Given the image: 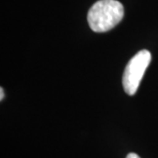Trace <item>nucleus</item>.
<instances>
[{"label":"nucleus","instance_id":"f257e3e1","mask_svg":"<svg viewBox=\"0 0 158 158\" xmlns=\"http://www.w3.org/2000/svg\"><path fill=\"white\" fill-rule=\"evenodd\" d=\"M123 15V5L117 0H99L88 11V25L97 33L107 32L122 20Z\"/></svg>","mask_w":158,"mask_h":158},{"label":"nucleus","instance_id":"7ed1b4c3","mask_svg":"<svg viewBox=\"0 0 158 158\" xmlns=\"http://www.w3.org/2000/svg\"><path fill=\"white\" fill-rule=\"evenodd\" d=\"M126 158H141V157L135 153H129L128 155L126 156Z\"/></svg>","mask_w":158,"mask_h":158},{"label":"nucleus","instance_id":"20e7f679","mask_svg":"<svg viewBox=\"0 0 158 158\" xmlns=\"http://www.w3.org/2000/svg\"><path fill=\"white\" fill-rule=\"evenodd\" d=\"M3 97H4V91H3V88L1 87V89H0V100H3Z\"/></svg>","mask_w":158,"mask_h":158},{"label":"nucleus","instance_id":"f03ea898","mask_svg":"<svg viewBox=\"0 0 158 158\" xmlns=\"http://www.w3.org/2000/svg\"><path fill=\"white\" fill-rule=\"evenodd\" d=\"M151 62V53L146 49L140 50L127 63L123 73L122 85L124 91L129 96L137 93L145 71Z\"/></svg>","mask_w":158,"mask_h":158}]
</instances>
